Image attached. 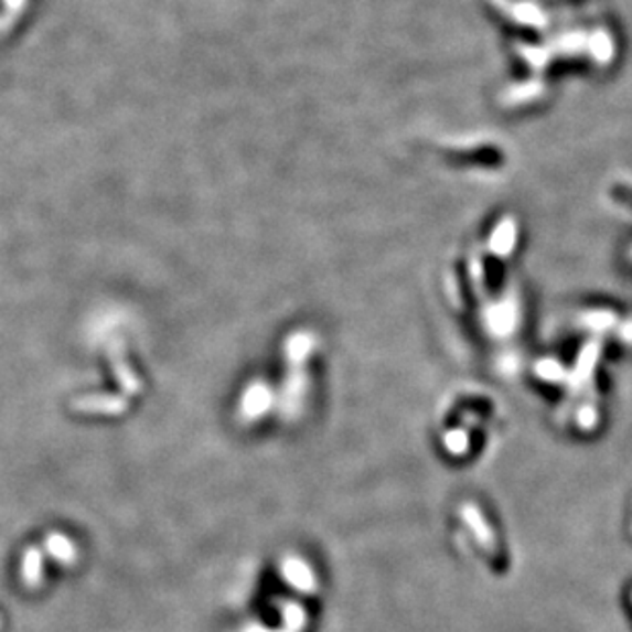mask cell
<instances>
[{
	"label": "cell",
	"instance_id": "obj_1",
	"mask_svg": "<svg viewBox=\"0 0 632 632\" xmlns=\"http://www.w3.org/2000/svg\"><path fill=\"white\" fill-rule=\"evenodd\" d=\"M272 406V392L265 383H254L239 399V420L250 424L263 418Z\"/></svg>",
	"mask_w": 632,
	"mask_h": 632
},
{
	"label": "cell",
	"instance_id": "obj_2",
	"mask_svg": "<svg viewBox=\"0 0 632 632\" xmlns=\"http://www.w3.org/2000/svg\"><path fill=\"white\" fill-rule=\"evenodd\" d=\"M72 409L81 414H100V416H121L129 409V401L121 395H86L72 401Z\"/></svg>",
	"mask_w": 632,
	"mask_h": 632
},
{
	"label": "cell",
	"instance_id": "obj_3",
	"mask_svg": "<svg viewBox=\"0 0 632 632\" xmlns=\"http://www.w3.org/2000/svg\"><path fill=\"white\" fill-rule=\"evenodd\" d=\"M43 550L57 563V565H74L76 563V547L72 543L71 538L66 534L62 533H50L45 536V543H43Z\"/></svg>",
	"mask_w": 632,
	"mask_h": 632
},
{
	"label": "cell",
	"instance_id": "obj_4",
	"mask_svg": "<svg viewBox=\"0 0 632 632\" xmlns=\"http://www.w3.org/2000/svg\"><path fill=\"white\" fill-rule=\"evenodd\" d=\"M21 579L23 583L35 590L40 588L43 581V548L42 547H29L23 555V561H21Z\"/></svg>",
	"mask_w": 632,
	"mask_h": 632
},
{
	"label": "cell",
	"instance_id": "obj_5",
	"mask_svg": "<svg viewBox=\"0 0 632 632\" xmlns=\"http://www.w3.org/2000/svg\"><path fill=\"white\" fill-rule=\"evenodd\" d=\"M282 576L299 591L313 590V577H311L310 567L297 557H287L282 561Z\"/></svg>",
	"mask_w": 632,
	"mask_h": 632
},
{
	"label": "cell",
	"instance_id": "obj_6",
	"mask_svg": "<svg viewBox=\"0 0 632 632\" xmlns=\"http://www.w3.org/2000/svg\"><path fill=\"white\" fill-rule=\"evenodd\" d=\"M0 624H2V617H0Z\"/></svg>",
	"mask_w": 632,
	"mask_h": 632
}]
</instances>
